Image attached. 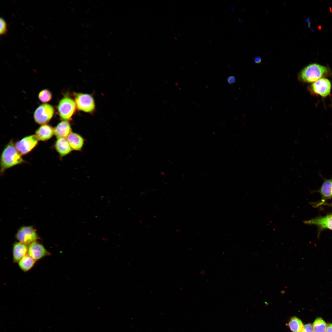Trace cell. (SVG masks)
<instances>
[{"mask_svg": "<svg viewBox=\"0 0 332 332\" xmlns=\"http://www.w3.org/2000/svg\"><path fill=\"white\" fill-rule=\"evenodd\" d=\"M286 325L292 332H301L304 326L301 320L295 316L291 318Z\"/></svg>", "mask_w": 332, "mask_h": 332, "instance_id": "ac0fdd59", "label": "cell"}, {"mask_svg": "<svg viewBox=\"0 0 332 332\" xmlns=\"http://www.w3.org/2000/svg\"><path fill=\"white\" fill-rule=\"evenodd\" d=\"M54 134V128L47 124L40 126L36 131L35 135L38 140L46 141L50 139Z\"/></svg>", "mask_w": 332, "mask_h": 332, "instance_id": "5bb4252c", "label": "cell"}, {"mask_svg": "<svg viewBox=\"0 0 332 332\" xmlns=\"http://www.w3.org/2000/svg\"><path fill=\"white\" fill-rule=\"evenodd\" d=\"M328 69L326 66L316 63L305 67L298 75L300 81L306 83L315 82L326 74Z\"/></svg>", "mask_w": 332, "mask_h": 332, "instance_id": "7a4b0ae2", "label": "cell"}, {"mask_svg": "<svg viewBox=\"0 0 332 332\" xmlns=\"http://www.w3.org/2000/svg\"><path fill=\"white\" fill-rule=\"evenodd\" d=\"M0 34L4 35L6 34L7 31V25L4 20L1 18L0 19Z\"/></svg>", "mask_w": 332, "mask_h": 332, "instance_id": "44dd1931", "label": "cell"}, {"mask_svg": "<svg viewBox=\"0 0 332 332\" xmlns=\"http://www.w3.org/2000/svg\"><path fill=\"white\" fill-rule=\"evenodd\" d=\"M21 156L17 150L13 140H10L1 155V173L2 174L7 169L24 162Z\"/></svg>", "mask_w": 332, "mask_h": 332, "instance_id": "6da1fadb", "label": "cell"}, {"mask_svg": "<svg viewBox=\"0 0 332 332\" xmlns=\"http://www.w3.org/2000/svg\"><path fill=\"white\" fill-rule=\"evenodd\" d=\"M310 89L314 93L326 97L330 92L331 84L328 79L321 78L313 82L310 85Z\"/></svg>", "mask_w": 332, "mask_h": 332, "instance_id": "9c48e42d", "label": "cell"}, {"mask_svg": "<svg viewBox=\"0 0 332 332\" xmlns=\"http://www.w3.org/2000/svg\"><path fill=\"white\" fill-rule=\"evenodd\" d=\"M27 245L20 242L14 243L13 247V258L14 262L18 263L22 258L27 255L29 247Z\"/></svg>", "mask_w": 332, "mask_h": 332, "instance_id": "7c38bea8", "label": "cell"}, {"mask_svg": "<svg viewBox=\"0 0 332 332\" xmlns=\"http://www.w3.org/2000/svg\"><path fill=\"white\" fill-rule=\"evenodd\" d=\"M321 195L320 202L313 204V206L317 207L328 200L332 198V179H324L323 182L318 190L317 191Z\"/></svg>", "mask_w": 332, "mask_h": 332, "instance_id": "30bf717a", "label": "cell"}, {"mask_svg": "<svg viewBox=\"0 0 332 332\" xmlns=\"http://www.w3.org/2000/svg\"><path fill=\"white\" fill-rule=\"evenodd\" d=\"M75 102L69 97H65L59 101L57 106L59 114L65 121L70 120L76 109Z\"/></svg>", "mask_w": 332, "mask_h": 332, "instance_id": "3957f363", "label": "cell"}, {"mask_svg": "<svg viewBox=\"0 0 332 332\" xmlns=\"http://www.w3.org/2000/svg\"><path fill=\"white\" fill-rule=\"evenodd\" d=\"M227 81L229 84H232L234 83L236 81L235 77L234 76H230L227 78Z\"/></svg>", "mask_w": 332, "mask_h": 332, "instance_id": "603a6c76", "label": "cell"}, {"mask_svg": "<svg viewBox=\"0 0 332 332\" xmlns=\"http://www.w3.org/2000/svg\"><path fill=\"white\" fill-rule=\"evenodd\" d=\"M326 332H332V324H328L326 326Z\"/></svg>", "mask_w": 332, "mask_h": 332, "instance_id": "cb8c5ba5", "label": "cell"}, {"mask_svg": "<svg viewBox=\"0 0 332 332\" xmlns=\"http://www.w3.org/2000/svg\"><path fill=\"white\" fill-rule=\"evenodd\" d=\"M321 205L327 206L332 207V202L330 203H328L325 202L322 204L320 205V206Z\"/></svg>", "mask_w": 332, "mask_h": 332, "instance_id": "d4e9b609", "label": "cell"}, {"mask_svg": "<svg viewBox=\"0 0 332 332\" xmlns=\"http://www.w3.org/2000/svg\"><path fill=\"white\" fill-rule=\"evenodd\" d=\"M16 237L19 242L30 245L36 241L38 237L34 229L31 226H24L21 228L16 234Z\"/></svg>", "mask_w": 332, "mask_h": 332, "instance_id": "ba28073f", "label": "cell"}, {"mask_svg": "<svg viewBox=\"0 0 332 332\" xmlns=\"http://www.w3.org/2000/svg\"><path fill=\"white\" fill-rule=\"evenodd\" d=\"M72 132V129L69 122L64 121L59 123L54 128V134L57 138H66Z\"/></svg>", "mask_w": 332, "mask_h": 332, "instance_id": "4fadbf2b", "label": "cell"}, {"mask_svg": "<svg viewBox=\"0 0 332 332\" xmlns=\"http://www.w3.org/2000/svg\"><path fill=\"white\" fill-rule=\"evenodd\" d=\"M313 327L314 332H326V324L321 318L319 317L315 320Z\"/></svg>", "mask_w": 332, "mask_h": 332, "instance_id": "d6986e66", "label": "cell"}, {"mask_svg": "<svg viewBox=\"0 0 332 332\" xmlns=\"http://www.w3.org/2000/svg\"><path fill=\"white\" fill-rule=\"evenodd\" d=\"M27 254L36 261L50 253L42 245L36 241L29 245Z\"/></svg>", "mask_w": 332, "mask_h": 332, "instance_id": "8fae6325", "label": "cell"}, {"mask_svg": "<svg viewBox=\"0 0 332 332\" xmlns=\"http://www.w3.org/2000/svg\"><path fill=\"white\" fill-rule=\"evenodd\" d=\"M66 139L73 150L80 151L81 149L84 144V140L80 135L72 132Z\"/></svg>", "mask_w": 332, "mask_h": 332, "instance_id": "2e32d148", "label": "cell"}, {"mask_svg": "<svg viewBox=\"0 0 332 332\" xmlns=\"http://www.w3.org/2000/svg\"><path fill=\"white\" fill-rule=\"evenodd\" d=\"M54 109L51 105L43 104L38 106L35 110L34 117L35 121L40 124H45L52 118Z\"/></svg>", "mask_w": 332, "mask_h": 332, "instance_id": "277c9868", "label": "cell"}, {"mask_svg": "<svg viewBox=\"0 0 332 332\" xmlns=\"http://www.w3.org/2000/svg\"><path fill=\"white\" fill-rule=\"evenodd\" d=\"M39 100L42 102L46 103L50 101L52 98L51 93L47 89H43L41 91L38 95Z\"/></svg>", "mask_w": 332, "mask_h": 332, "instance_id": "ffe728a7", "label": "cell"}, {"mask_svg": "<svg viewBox=\"0 0 332 332\" xmlns=\"http://www.w3.org/2000/svg\"><path fill=\"white\" fill-rule=\"evenodd\" d=\"M301 332H314L312 325L310 323L305 325L304 326Z\"/></svg>", "mask_w": 332, "mask_h": 332, "instance_id": "7402d4cb", "label": "cell"}, {"mask_svg": "<svg viewBox=\"0 0 332 332\" xmlns=\"http://www.w3.org/2000/svg\"><path fill=\"white\" fill-rule=\"evenodd\" d=\"M38 140L36 135H32L26 136L17 142L15 147L21 155H25L32 151L38 144Z\"/></svg>", "mask_w": 332, "mask_h": 332, "instance_id": "8992f818", "label": "cell"}, {"mask_svg": "<svg viewBox=\"0 0 332 332\" xmlns=\"http://www.w3.org/2000/svg\"><path fill=\"white\" fill-rule=\"evenodd\" d=\"M36 261L28 254L22 258L18 262L20 269L24 272L30 270L34 266Z\"/></svg>", "mask_w": 332, "mask_h": 332, "instance_id": "e0dca14e", "label": "cell"}, {"mask_svg": "<svg viewBox=\"0 0 332 332\" xmlns=\"http://www.w3.org/2000/svg\"><path fill=\"white\" fill-rule=\"evenodd\" d=\"M75 102L77 109L84 112L89 113L95 109L94 99L90 95L82 93L75 94Z\"/></svg>", "mask_w": 332, "mask_h": 332, "instance_id": "5b68a950", "label": "cell"}, {"mask_svg": "<svg viewBox=\"0 0 332 332\" xmlns=\"http://www.w3.org/2000/svg\"><path fill=\"white\" fill-rule=\"evenodd\" d=\"M54 147L62 157L68 154L73 150L67 139L64 138H57L55 142Z\"/></svg>", "mask_w": 332, "mask_h": 332, "instance_id": "9a60e30c", "label": "cell"}, {"mask_svg": "<svg viewBox=\"0 0 332 332\" xmlns=\"http://www.w3.org/2000/svg\"><path fill=\"white\" fill-rule=\"evenodd\" d=\"M303 223L308 225H313L318 228V237L323 230L328 229L332 230V213L324 216H318L314 218L305 220Z\"/></svg>", "mask_w": 332, "mask_h": 332, "instance_id": "52a82bcc", "label": "cell"}]
</instances>
